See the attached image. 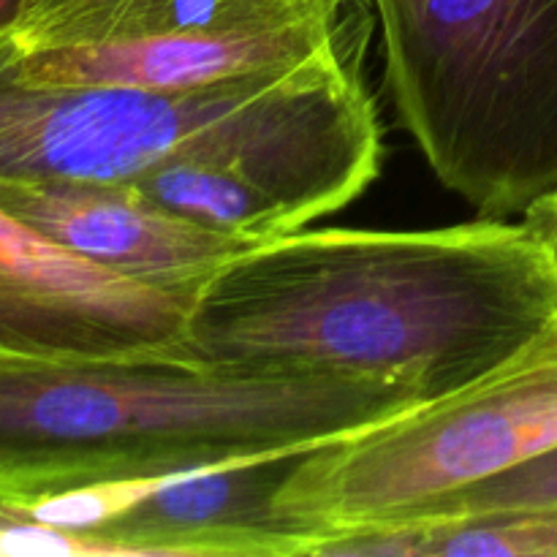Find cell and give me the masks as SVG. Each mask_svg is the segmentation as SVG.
Masks as SVG:
<instances>
[{"label": "cell", "instance_id": "obj_1", "mask_svg": "<svg viewBox=\"0 0 557 557\" xmlns=\"http://www.w3.org/2000/svg\"><path fill=\"white\" fill-rule=\"evenodd\" d=\"M555 319L557 277L536 234L522 218H479L272 237L194 294L185 335L205 362L373 375L428 403L504 364Z\"/></svg>", "mask_w": 557, "mask_h": 557}, {"label": "cell", "instance_id": "obj_2", "mask_svg": "<svg viewBox=\"0 0 557 557\" xmlns=\"http://www.w3.org/2000/svg\"><path fill=\"white\" fill-rule=\"evenodd\" d=\"M368 44L288 71L183 90L27 79L0 36V183L131 185L177 163L234 169L299 228L351 205L379 177Z\"/></svg>", "mask_w": 557, "mask_h": 557}, {"label": "cell", "instance_id": "obj_3", "mask_svg": "<svg viewBox=\"0 0 557 557\" xmlns=\"http://www.w3.org/2000/svg\"><path fill=\"white\" fill-rule=\"evenodd\" d=\"M419 403L373 375L199 357L0 368V506L305 455Z\"/></svg>", "mask_w": 557, "mask_h": 557}, {"label": "cell", "instance_id": "obj_4", "mask_svg": "<svg viewBox=\"0 0 557 557\" xmlns=\"http://www.w3.org/2000/svg\"><path fill=\"white\" fill-rule=\"evenodd\" d=\"M384 79L441 185L479 218L557 190V0H373Z\"/></svg>", "mask_w": 557, "mask_h": 557}, {"label": "cell", "instance_id": "obj_5", "mask_svg": "<svg viewBox=\"0 0 557 557\" xmlns=\"http://www.w3.org/2000/svg\"><path fill=\"white\" fill-rule=\"evenodd\" d=\"M555 446L557 319L462 389L299 455L275 506L332 539L403 528Z\"/></svg>", "mask_w": 557, "mask_h": 557}, {"label": "cell", "instance_id": "obj_6", "mask_svg": "<svg viewBox=\"0 0 557 557\" xmlns=\"http://www.w3.org/2000/svg\"><path fill=\"white\" fill-rule=\"evenodd\" d=\"M188 302L52 243L0 207V368L196 357Z\"/></svg>", "mask_w": 557, "mask_h": 557}, {"label": "cell", "instance_id": "obj_7", "mask_svg": "<svg viewBox=\"0 0 557 557\" xmlns=\"http://www.w3.org/2000/svg\"><path fill=\"white\" fill-rule=\"evenodd\" d=\"M297 457L172 473L85 533L120 557H315L332 533L275 506Z\"/></svg>", "mask_w": 557, "mask_h": 557}, {"label": "cell", "instance_id": "obj_8", "mask_svg": "<svg viewBox=\"0 0 557 557\" xmlns=\"http://www.w3.org/2000/svg\"><path fill=\"white\" fill-rule=\"evenodd\" d=\"M0 207L52 243L188 305L226 261L267 243L172 215L128 185L0 183Z\"/></svg>", "mask_w": 557, "mask_h": 557}, {"label": "cell", "instance_id": "obj_9", "mask_svg": "<svg viewBox=\"0 0 557 557\" xmlns=\"http://www.w3.org/2000/svg\"><path fill=\"white\" fill-rule=\"evenodd\" d=\"M375 25L373 3L346 14L313 16L292 25L234 33H183V36L128 38V41L76 44V47L20 52L14 65L49 85L145 87L183 90L237 76L288 71L335 49L368 44ZM9 38V36H5Z\"/></svg>", "mask_w": 557, "mask_h": 557}, {"label": "cell", "instance_id": "obj_10", "mask_svg": "<svg viewBox=\"0 0 557 557\" xmlns=\"http://www.w3.org/2000/svg\"><path fill=\"white\" fill-rule=\"evenodd\" d=\"M368 3L373 0H22L5 36L20 52H38L183 33L261 30Z\"/></svg>", "mask_w": 557, "mask_h": 557}, {"label": "cell", "instance_id": "obj_11", "mask_svg": "<svg viewBox=\"0 0 557 557\" xmlns=\"http://www.w3.org/2000/svg\"><path fill=\"white\" fill-rule=\"evenodd\" d=\"M411 528L413 557H557V509H495Z\"/></svg>", "mask_w": 557, "mask_h": 557}, {"label": "cell", "instance_id": "obj_12", "mask_svg": "<svg viewBox=\"0 0 557 557\" xmlns=\"http://www.w3.org/2000/svg\"><path fill=\"white\" fill-rule=\"evenodd\" d=\"M495 509H557V446L522 466L509 468L498 476H490L438 500L417 522L449 520V517Z\"/></svg>", "mask_w": 557, "mask_h": 557}, {"label": "cell", "instance_id": "obj_13", "mask_svg": "<svg viewBox=\"0 0 557 557\" xmlns=\"http://www.w3.org/2000/svg\"><path fill=\"white\" fill-rule=\"evenodd\" d=\"M522 223H525V226L536 234L539 243L544 245L557 277V190L544 196L542 201H536V205L522 215Z\"/></svg>", "mask_w": 557, "mask_h": 557}, {"label": "cell", "instance_id": "obj_14", "mask_svg": "<svg viewBox=\"0 0 557 557\" xmlns=\"http://www.w3.org/2000/svg\"><path fill=\"white\" fill-rule=\"evenodd\" d=\"M0 555H27L25 522H0Z\"/></svg>", "mask_w": 557, "mask_h": 557}, {"label": "cell", "instance_id": "obj_15", "mask_svg": "<svg viewBox=\"0 0 557 557\" xmlns=\"http://www.w3.org/2000/svg\"><path fill=\"white\" fill-rule=\"evenodd\" d=\"M20 5H22V0H0V36H3V33H9L11 22H14Z\"/></svg>", "mask_w": 557, "mask_h": 557}]
</instances>
